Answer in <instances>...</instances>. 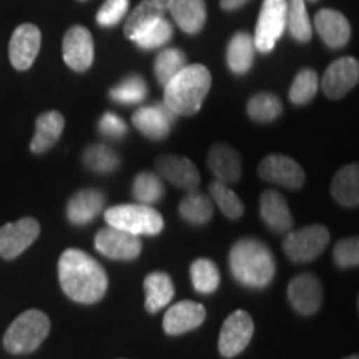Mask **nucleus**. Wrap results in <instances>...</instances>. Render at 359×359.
Wrapping results in <instances>:
<instances>
[{
  "mask_svg": "<svg viewBox=\"0 0 359 359\" xmlns=\"http://www.w3.org/2000/svg\"><path fill=\"white\" fill-rule=\"evenodd\" d=\"M156 173L180 190H196L200 185V172L187 156L161 155L155 161Z\"/></svg>",
  "mask_w": 359,
  "mask_h": 359,
  "instance_id": "nucleus-16",
  "label": "nucleus"
},
{
  "mask_svg": "<svg viewBox=\"0 0 359 359\" xmlns=\"http://www.w3.org/2000/svg\"><path fill=\"white\" fill-rule=\"evenodd\" d=\"M187 65L185 52L180 48H165L156 55L154 72L160 85H167Z\"/></svg>",
  "mask_w": 359,
  "mask_h": 359,
  "instance_id": "nucleus-38",
  "label": "nucleus"
},
{
  "mask_svg": "<svg viewBox=\"0 0 359 359\" xmlns=\"http://www.w3.org/2000/svg\"><path fill=\"white\" fill-rule=\"evenodd\" d=\"M180 217L190 224H206L213 217V200L196 190L188 191V195L178 205Z\"/></svg>",
  "mask_w": 359,
  "mask_h": 359,
  "instance_id": "nucleus-29",
  "label": "nucleus"
},
{
  "mask_svg": "<svg viewBox=\"0 0 359 359\" xmlns=\"http://www.w3.org/2000/svg\"><path fill=\"white\" fill-rule=\"evenodd\" d=\"M330 231L323 224H309L290 231L283 243V251L293 263L314 262L330 243Z\"/></svg>",
  "mask_w": 359,
  "mask_h": 359,
  "instance_id": "nucleus-6",
  "label": "nucleus"
},
{
  "mask_svg": "<svg viewBox=\"0 0 359 359\" xmlns=\"http://www.w3.org/2000/svg\"><path fill=\"white\" fill-rule=\"evenodd\" d=\"M344 359H359V358H358V354H353V356H348V358H344Z\"/></svg>",
  "mask_w": 359,
  "mask_h": 359,
  "instance_id": "nucleus-44",
  "label": "nucleus"
},
{
  "mask_svg": "<svg viewBox=\"0 0 359 359\" xmlns=\"http://www.w3.org/2000/svg\"><path fill=\"white\" fill-rule=\"evenodd\" d=\"M359 64L353 57H341L327 67L321 80V88L331 100H339L358 85Z\"/></svg>",
  "mask_w": 359,
  "mask_h": 359,
  "instance_id": "nucleus-14",
  "label": "nucleus"
},
{
  "mask_svg": "<svg viewBox=\"0 0 359 359\" xmlns=\"http://www.w3.org/2000/svg\"><path fill=\"white\" fill-rule=\"evenodd\" d=\"M105 201V193L97 188L79 190L67 203V219L75 226H85L100 217Z\"/></svg>",
  "mask_w": 359,
  "mask_h": 359,
  "instance_id": "nucleus-18",
  "label": "nucleus"
},
{
  "mask_svg": "<svg viewBox=\"0 0 359 359\" xmlns=\"http://www.w3.org/2000/svg\"><path fill=\"white\" fill-rule=\"evenodd\" d=\"M65 127V118L60 111L50 110L43 111L42 115L35 120V135L30 143V151L35 155H43L48 150H52L62 137Z\"/></svg>",
  "mask_w": 359,
  "mask_h": 359,
  "instance_id": "nucleus-23",
  "label": "nucleus"
},
{
  "mask_svg": "<svg viewBox=\"0 0 359 359\" xmlns=\"http://www.w3.org/2000/svg\"><path fill=\"white\" fill-rule=\"evenodd\" d=\"M331 195L336 203L346 208H356L359 205V167L349 163L336 172L331 182Z\"/></svg>",
  "mask_w": 359,
  "mask_h": 359,
  "instance_id": "nucleus-26",
  "label": "nucleus"
},
{
  "mask_svg": "<svg viewBox=\"0 0 359 359\" xmlns=\"http://www.w3.org/2000/svg\"><path fill=\"white\" fill-rule=\"evenodd\" d=\"M210 196H212L213 203H217L218 208L222 210V213L228 219H238L243 217V201L228 185L215 180L212 185H210Z\"/></svg>",
  "mask_w": 359,
  "mask_h": 359,
  "instance_id": "nucleus-37",
  "label": "nucleus"
},
{
  "mask_svg": "<svg viewBox=\"0 0 359 359\" xmlns=\"http://www.w3.org/2000/svg\"><path fill=\"white\" fill-rule=\"evenodd\" d=\"M143 288H145V309L151 314L167 308L175 296L173 281L165 271L150 273L143 281Z\"/></svg>",
  "mask_w": 359,
  "mask_h": 359,
  "instance_id": "nucleus-25",
  "label": "nucleus"
},
{
  "mask_svg": "<svg viewBox=\"0 0 359 359\" xmlns=\"http://www.w3.org/2000/svg\"><path fill=\"white\" fill-rule=\"evenodd\" d=\"M248 0H219V6H222L223 11H236V8L243 7Z\"/></svg>",
  "mask_w": 359,
  "mask_h": 359,
  "instance_id": "nucleus-43",
  "label": "nucleus"
},
{
  "mask_svg": "<svg viewBox=\"0 0 359 359\" xmlns=\"http://www.w3.org/2000/svg\"><path fill=\"white\" fill-rule=\"evenodd\" d=\"M95 250L115 262H133L142 255L140 236L114 226H105L95 235Z\"/></svg>",
  "mask_w": 359,
  "mask_h": 359,
  "instance_id": "nucleus-9",
  "label": "nucleus"
},
{
  "mask_svg": "<svg viewBox=\"0 0 359 359\" xmlns=\"http://www.w3.org/2000/svg\"><path fill=\"white\" fill-rule=\"evenodd\" d=\"M168 12L187 34H198L206 24L205 0H172Z\"/></svg>",
  "mask_w": 359,
  "mask_h": 359,
  "instance_id": "nucleus-24",
  "label": "nucleus"
},
{
  "mask_svg": "<svg viewBox=\"0 0 359 359\" xmlns=\"http://www.w3.org/2000/svg\"><path fill=\"white\" fill-rule=\"evenodd\" d=\"M255 323L245 309H236L226 318L218 336V351L223 358H235L248 348Z\"/></svg>",
  "mask_w": 359,
  "mask_h": 359,
  "instance_id": "nucleus-8",
  "label": "nucleus"
},
{
  "mask_svg": "<svg viewBox=\"0 0 359 359\" xmlns=\"http://www.w3.org/2000/svg\"><path fill=\"white\" fill-rule=\"evenodd\" d=\"M311 2H316V0H311Z\"/></svg>",
  "mask_w": 359,
  "mask_h": 359,
  "instance_id": "nucleus-45",
  "label": "nucleus"
},
{
  "mask_svg": "<svg viewBox=\"0 0 359 359\" xmlns=\"http://www.w3.org/2000/svg\"><path fill=\"white\" fill-rule=\"evenodd\" d=\"M42 45V34L34 24H22L13 30L11 43H8V58L15 70H29L34 65L35 58Z\"/></svg>",
  "mask_w": 359,
  "mask_h": 359,
  "instance_id": "nucleus-12",
  "label": "nucleus"
},
{
  "mask_svg": "<svg viewBox=\"0 0 359 359\" xmlns=\"http://www.w3.org/2000/svg\"><path fill=\"white\" fill-rule=\"evenodd\" d=\"M82 161L85 168L97 175H110L120 168V155L116 154L114 148L103 143H95L85 148Z\"/></svg>",
  "mask_w": 359,
  "mask_h": 359,
  "instance_id": "nucleus-30",
  "label": "nucleus"
},
{
  "mask_svg": "<svg viewBox=\"0 0 359 359\" xmlns=\"http://www.w3.org/2000/svg\"><path fill=\"white\" fill-rule=\"evenodd\" d=\"M320 80H318L316 72L311 69H303L296 74L290 87V100L294 105H306L316 97Z\"/></svg>",
  "mask_w": 359,
  "mask_h": 359,
  "instance_id": "nucleus-39",
  "label": "nucleus"
},
{
  "mask_svg": "<svg viewBox=\"0 0 359 359\" xmlns=\"http://www.w3.org/2000/svg\"><path fill=\"white\" fill-rule=\"evenodd\" d=\"M148 87L140 75H128L110 88V98L120 105H138L147 98Z\"/></svg>",
  "mask_w": 359,
  "mask_h": 359,
  "instance_id": "nucleus-35",
  "label": "nucleus"
},
{
  "mask_svg": "<svg viewBox=\"0 0 359 359\" xmlns=\"http://www.w3.org/2000/svg\"><path fill=\"white\" fill-rule=\"evenodd\" d=\"M333 259L339 268H356L359 264V240L356 236L344 238L334 245Z\"/></svg>",
  "mask_w": 359,
  "mask_h": 359,
  "instance_id": "nucleus-40",
  "label": "nucleus"
},
{
  "mask_svg": "<svg viewBox=\"0 0 359 359\" xmlns=\"http://www.w3.org/2000/svg\"><path fill=\"white\" fill-rule=\"evenodd\" d=\"M103 218L109 226L118 228L135 236H155L163 230L165 222L151 205L122 203L105 210Z\"/></svg>",
  "mask_w": 359,
  "mask_h": 359,
  "instance_id": "nucleus-5",
  "label": "nucleus"
},
{
  "mask_svg": "<svg viewBox=\"0 0 359 359\" xmlns=\"http://www.w3.org/2000/svg\"><path fill=\"white\" fill-rule=\"evenodd\" d=\"M130 0H107L97 13V24L105 27H115L128 13Z\"/></svg>",
  "mask_w": 359,
  "mask_h": 359,
  "instance_id": "nucleus-41",
  "label": "nucleus"
},
{
  "mask_svg": "<svg viewBox=\"0 0 359 359\" xmlns=\"http://www.w3.org/2000/svg\"><path fill=\"white\" fill-rule=\"evenodd\" d=\"M62 52H64L65 64L72 70L87 72L92 67L93 57H95V45H93V37L90 30L82 25L70 27L65 32Z\"/></svg>",
  "mask_w": 359,
  "mask_h": 359,
  "instance_id": "nucleus-13",
  "label": "nucleus"
},
{
  "mask_svg": "<svg viewBox=\"0 0 359 359\" xmlns=\"http://www.w3.org/2000/svg\"><path fill=\"white\" fill-rule=\"evenodd\" d=\"M246 111L255 122H273L283 114V103L275 93H257L250 98Z\"/></svg>",
  "mask_w": 359,
  "mask_h": 359,
  "instance_id": "nucleus-36",
  "label": "nucleus"
},
{
  "mask_svg": "<svg viewBox=\"0 0 359 359\" xmlns=\"http://www.w3.org/2000/svg\"><path fill=\"white\" fill-rule=\"evenodd\" d=\"M39 235L40 223L32 217L4 224L0 226V257L4 259H15L34 245Z\"/></svg>",
  "mask_w": 359,
  "mask_h": 359,
  "instance_id": "nucleus-10",
  "label": "nucleus"
},
{
  "mask_svg": "<svg viewBox=\"0 0 359 359\" xmlns=\"http://www.w3.org/2000/svg\"><path fill=\"white\" fill-rule=\"evenodd\" d=\"M230 273L241 286L266 288L276 273V262L266 243L257 238H241L231 246L228 257Z\"/></svg>",
  "mask_w": 359,
  "mask_h": 359,
  "instance_id": "nucleus-2",
  "label": "nucleus"
},
{
  "mask_svg": "<svg viewBox=\"0 0 359 359\" xmlns=\"http://www.w3.org/2000/svg\"><path fill=\"white\" fill-rule=\"evenodd\" d=\"M58 281L72 302L98 303L109 290V276L100 263L82 250L69 248L58 259Z\"/></svg>",
  "mask_w": 359,
  "mask_h": 359,
  "instance_id": "nucleus-1",
  "label": "nucleus"
},
{
  "mask_svg": "<svg viewBox=\"0 0 359 359\" xmlns=\"http://www.w3.org/2000/svg\"><path fill=\"white\" fill-rule=\"evenodd\" d=\"M314 27L327 47L341 48L349 42L351 25L346 17L333 8H323L314 17Z\"/></svg>",
  "mask_w": 359,
  "mask_h": 359,
  "instance_id": "nucleus-22",
  "label": "nucleus"
},
{
  "mask_svg": "<svg viewBox=\"0 0 359 359\" xmlns=\"http://www.w3.org/2000/svg\"><path fill=\"white\" fill-rule=\"evenodd\" d=\"M206 163H208L210 172L215 175L217 182H222L224 185L236 183L241 177V172H243L240 154L226 143L213 145L208 158H206Z\"/></svg>",
  "mask_w": 359,
  "mask_h": 359,
  "instance_id": "nucleus-20",
  "label": "nucleus"
},
{
  "mask_svg": "<svg viewBox=\"0 0 359 359\" xmlns=\"http://www.w3.org/2000/svg\"><path fill=\"white\" fill-rule=\"evenodd\" d=\"M286 30V0H263L259 11L257 30H255V47L258 52L269 53Z\"/></svg>",
  "mask_w": 359,
  "mask_h": 359,
  "instance_id": "nucleus-7",
  "label": "nucleus"
},
{
  "mask_svg": "<svg viewBox=\"0 0 359 359\" xmlns=\"http://www.w3.org/2000/svg\"><path fill=\"white\" fill-rule=\"evenodd\" d=\"M259 217L269 230L276 233L291 231V228L294 226L288 201L276 190H266L262 193V196H259Z\"/></svg>",
  "mask_w": 359,
  "mask_h": 359,
  "instance_id": "nucleus-21",
  "label": "nucleus"
},
{
  "mask_svg": "<svg viewBox=\"0 0 359 359\" xmlns=\"http://www.w3.org/2000/svg\"><path fill=\"white\" fill-rule=\"evenodd\" d=\"M258 175L262 180L275 185L299 190L304 185V170L298 161L286 155H268L259 161Z\"/></svg>",
  "mask_w": 359,
  "mask_h": 359,
  "instance_id": "nucleus-11",
  "label": "nucleus"
},
{
  "mask_svg": "<svg viewBox=\"0 0 359 359\" xmlns=\"http://www.w3.org/2000/svg\"><path fill=\"white\" fill-rule=\"evenodd\" d=\"M50 333V320L40 309H27L7 327L4 348L12 354H27L39 349Z\"/></svg>",
  "mask_w": 359,
  "mask_h": 359,
  "instance_id": "nucleus-4",
  "label": "nucleus"
},
{
  "mask_svg": "<svg viewBox=\"0 0 359 359\" xmlns=\"http://www.w3.org/2000/svg\"><path fill=\"white\" fill-rule=\"evenodd\" d=\"M190 276L193 288L196 293L201 294L215 293L219 288V281H222L218 266L208 258L195 259L190 266Z\"/></svg>",
  "mask_w": 359,
  "mask_h": 359,
  "instance_id": "nucleus-32",
  "label": "nucleus"
},
{
  "mask_svg": "<svg viewBox=\"0 0 359 359\" xmlns=\"http://www.w3.org/2000/svg\"><path fill=\"white\" fill-rule=\"evenodd\" d=\"M170 4H172V0H143L140 6L135 7L127 17V22H125L123 27L125 35L130 39L135 30L145 24V22L163 17L168 12Z\"/></svg>",
  "mask_w": 359,
  "mask_h": 359,
  "instance_id": "nucleus-34",
  "label": "nucleus"
},
{
  "mask_svg": "<svg viewBox=\"0 0 359 359\" xmlns=\"http://www.w3.org/2000/svg\"><path fill=\"white\" fill-rule=\"evenodd\" d=\"M175 116L165 103H154V105L142 107L135 111L132 122L138 132L145 135L150 140H163L170 135Z\"/></svg>",
  "mask_w": 359,
  "mask_h": 359,
  "instance_id": "nucleus-17",
  "label": "nucleus"
},
{
  "mask_svg": "<svg viewBox=\"0 0 359 359\" xmlns=\"http://www.w3.org/2000/svg\"><path fill=\"white\" fill-rule=\"evenodd\" d=\"M173 37V27L167 19L158 17V19L148 20L145 24L138 27L132 34L130 40L143 48V50H154V48L163 47Z\"/></svg>",
  "mask_w": 359,
  "mask_h": 359,
  "instance_id": "nucleus-28",
  "label": "nucleus"
},
{
  "mask_svg": "<svg viewBox=\"0 0 359 359\" xmlns=\"http://www.w3.org/2000/svg\"><path fill=\"white\" fill-rule=\"evenodd\" d=\"M132 195L138 203L154 206L165 196L163 180H161L158 173L154 172L138 173L133 178Z\"/></svg>",
  "mask_w": 359,
  "mask_h": 359,
  "instance_id": "nucleus-33",
  "label": "nucleus"
},
{
  "mask_svg": "<svg viewBox=\"0 0 359 359\" xmlns=\"http://www.w3.org/2000/svg\"><path fill=\"white\" fill-rule=\"evenodd\" d=\"M98 132L110 140H122L123 137H127L128 127L125 120L120 118L114 111H105L102 118L98 120Z\"/></svg>",
  "mask_w": 359,
  "mask_h": 359,
  "instance_id": "nucleus-42",
  "label": "nucleus"
},
{
  "mask_svg": "<svg viewBox=\"0 0 359 359\" xmlns=\"http://www.w3.org/2000/svg\"><path fill=\"white\" fill-rule=\"evenodd\" d=\"M212 87V74L201 64L185 65L165 85L163 103L173 115L198 114Z\"/></svg>",
  "mask_w": 359,
  "mask_h": 359,
  "instance_id": "nucleus-3",
  "label": "nucleus"
},
{
  "mask_svg": "<svg viewBox=\"0 0 359 359\" xmlns=\"http://www.w3.org/2000/svg\"><path fill=\"white\" fill-rule=\"evenodd\" d=\"M288 299L296 313L303 316L320 311L323 304V286L321 281L311 273H302L290 281Z\"/></svg>",
  "mask_w": 359,
  "mask_h": 359,
  "instance_id": "nucleus-15",
  "label": "nucleus"
},
{
  "mask_svg": "<svg viewBox=\"0 0 359 359\" xmlns=\"http://www.w3.org/2000/svg\"><path fill=\"white\" fill-rule=\"evenodd\" d=\"M206 309L196 302H180L170 306L163 318V331L170 336L185 334L203 325Z\"/></svg>",
  "mask_w": 359,
  "mask_h": 359,
  "instance_id": "nucleus-19",
  "label": "nucleus"
},
{
  "mask_svg": "<svg viewBox=\"0 0 359 359\" xmlns=\"http://www.w3.org/2000/svg\"><path fill=\"white\" fill-rule=\"evenodd\" d=\"M255 53H257V47H255L253 35L248 32H236L226 48L228 69L236 75L248 74L253 67Z\"/></svg>",
  "mask_w": 359,
  "mask_h": 359,
  "instance_id": "nucleus-27",
  "label": "nucleus"
},
{
  "mask_svg": "<svg viewBox=\"0 0 359 359\" xmlns=\"http://www.w3.org/2000/svg\"><path fill=\"white\" fill-rule=\"evenodd\" d=\"M306 0H286V29L298 42L311 40L313 27L306 11Z\"/></svg>",
  "mask_w": 359,
  "mask_h": 359,
  "instance_id": "nucleus-31",
  "label": "nucleus"
}]
</instances>
